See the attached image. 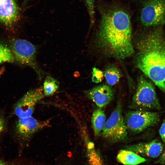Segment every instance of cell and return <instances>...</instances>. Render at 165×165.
Returning <instances> with one entry per match:
<instances>
[{
	"label": "cell",
	"instance_id": "cell-6",
	"mask_svg": "<svg viewBox=\"0 0 165 165\" xmlns=\"http://www.w3.org/2000/svg\"><path fill=\"white\" fill-rule=\"evenodd\" d=\"M127 130L122 114V106L119 102L106 121L102 130V135L110 142H117L127 138Z\"/></svg>",
	"mask_w": 165,
	"mask_h": 165
},
{
	"label": "cell",
	"instance_id": "cell-7",
	"mask_svg": "<svg viewBox=\"0 0 165 165\" xmlns=\"http://www.w3.org/2000/svg\"><path fill=\"white\" fill-rule=\"evenodd\" d=\"M159 120L158 113L143 110L130 111L124 118L127 130L135 133H140L154 125Z\"/></svg>",
	"mask_w": 165,
	"mask_h": 165
},
{
	"label": "cell",
	"instance_id": "cell-8",
	"mask_svg": "<svg viewBox=\"0 0 165 165\" xmlns=\"http://www.w3.org/2000/svg\"><path fill=\"white\" fill-rule=\"evenodd\" d=\"M45 96L42 88L28 91L16 104L15 115L19 118L31 116L35 105Z\"/></svg>",
	"mask_w": 165,
	"mask_h": 165
},
{
	"label": "cell",
	"instance_id": "cell-21",
	"mask_svg": "<svg viewBox=\"0 0 165 165\" xmlns=\"http://www.w3.org/2000/svg\"><path fill=\"white\" fill-rule=\"evenodd\" d=\"M159 134L162 141L165 144V121L163 123L160 129Z\"/></svg>",
	"mask_w": 165,
	"mask_h": 165
},
{
	"label": "cell",
	"instance_id": "cell-16",
	"mask_svg": "<svg viewBox=\"0 0 165 165\" xmlns=\"http://www.w3.org/2000/svg\"><path fill=\"white\" fill-rule=\"evenodd\" d=\"M59 82L54 78L47 76L43 83V90L45 96L52 95L59 87Z\"/></svg>",
	"mask_w": 165,
	"mask_h": 165
},
{
	"label": "cell",
	"instance_id": "cell-10",
	"mask_svg": "<svg viewBox=\"0 0 165 165\" xmlns=\"http://www.w3.org/2000/svg\"><path fill=\"white\" fill-rule=\"evenodd\" d=\"M19 9L15 0H0V22L8 27L17 21Z\"/></svg>",
	"mask_w": 165,
	"mask_h": 165
},
{
	"label": "cell",
	"instance_id": "cell-5",
	"mask_svg": "<svg viewBox=\"0 0 165 165\" xmlns=\"http://www.w3.org/2000/svg\"><path fill=\"white\" fill-rule=\"evenodd\" d=\"M138 20L146 27L163 25L165 23V0H142Z\"/></svg>",
	"mask_w": 165,
	"mask_h": 165
},
{
	"label": "cell",
	"instance_id": "cell-20",
	"mask_svg": "<svg viewBox=\"0 0 165 165\" xmlns=\"http://www.w3.org/2000/svg\"><path fill=\"white\" fill-rule=\"evenodd\" d=\"M103 76L104 74L101 71L96 67L93 68L92 80L94 82L98 83L101 82Z\"/></svg>",
	"mask_w": 165,
	"mask_h": 165
},
{
	"label": "cell",
	"instance_id": "cell-22",
	"mask_svg": "<svg viewBox=\"0 0 165 165\" xmlns=\"http://www.w3.org/2000/svg\"><path fill=\"white\" fill-rule=\"evenodd\" d=\"M5 125L4 119L0 115V134L4 130Z\"/></svg>",
	"mask_w": 165,
	"mask_h": 165
},
{
	"label": "cell",
	"instance_id": "cell-18",
	"mask_svg": "<svg viewBox=\"0 0 165 165\" xmlns=\"http://www.w3.org/2000/svg\"><path fill=\"white\" fill-rule=\"evenodd\" d=\"M88 156L90 165H105L98 152L93 145L88 147Z\"/></svg>",
	"mask_w": 165,
	"mask_h": 165
},
{
	"label": "cell",
	"instance_id": "cell-2",
	"mask_svg": "<svg viewBox=\"0 0 165 165\" xmlns=\"http://www.w3.org/2000/svg\"><path fill=\"white\" fill-rule=\"evenodd\" d=\"M138 67L165 92V38L156 29L141 38L136 57Z\"/></svg>",
	"mask_w": 165,
	"mask_h": 165
},
{
	"label": "cell",
	"instance_id": "cell-12",
	"mask_svg": "<svg viewBox=\"0 0 165 165\" xmlns=\"http://www.w3.org/2000/svg\"><path fill=\"white\" fill-rule=\"evenodd\" d=\"M149 157L155 158L162 153L163 146L159 141L155 140L147 143H141L130 145L127 149Z\"/></svg>",
	"mask_w": 165,
	"mask_h": 165
},
{
	"label": "cell",
	"instance_id": "cell-11",
	"mask_svg": "<svg viewBox=\"0 0 165 165\" xmlns=\"http://www.w3.org/2000/svg\"><path fill=\"white\" fill-rule=\"evenodd\" d=\"M47 122L39 121L31 116L19 118L16 125L17 133L28 137L47 125Z\"/></svg>",
	"mask_w": 165,
	"mask_h": 165
},
{
	"label": "cell",
	"instance_id": "cell-24",
	"mask_svg": "<svg viewBox=\"0 0 165 165\" xmlns=\"http://www.w3.org/2000/svg\"><path fill=\"white\" fill-rule=\"evenodd\" d=\"M159 161L161 163L165 164V151L161 155Z\"/></svg>",
	"mask_w": 165,
	"mask_h": 165
},
{
	"label": "cell",
	"instance_id": "cell-23",
	"mask_svg": "<svg viewBox=\"0 0 165 165\" xmlns=\"http://www.w3.org/2000/svg\"><path fill=\"white\" fill-rule=\"evenodd\" d=\"M0 165H21L13 162H9L0 160Z\"/></svg>",
	"mask_w": 165,
	"mask_h": 165
},
{
	"label": "cell",
	"instance_id": "cell-1",
	"mask_svg": "<svg viewBox=\"0 0 165 165\" xmlns=\"http://www.w3.org/2000/svg\"><path fill=\"white\" fill-rule=\"evenodd\" d=\"M100 18L96 44L107 56L123 60L132 56V27L128 11L116 2H102L98 5Z\"/></svg>",
	"mask_w": 165,
	"mask_h": 165
},
{
	"label": "cell",
	"instance_id": "cell-17",
	"mask_svg": "<svg viewBox=\"0 0 165 165\" xmlns=\"http://www.w3.org/2000/svg\"><path fill=\"white\" fill-rule=\"evenodd\" d=\"M15 59L11 50L9 47L0 43V64L5 63H12Z\"/></svg>",
	"mask_w": 165,
	"mask_h": 165
},
{
	"label": "cell",
	"instance_id": "cell-13",
	"mask_svg": "<svg viewBox=\"0 0 165 165\" xmlns=\"http://www.w3.org/2000/svg\"><path fill=\"white\" fill-rule=\"evenodd\" d=\"M117 159L120 163L125 165H137L147 161L136 153L127 149L120 150Z\"/></svg>",
	"mask_w": 165,
	"mask_h": 165
},
{
	"label": "cell",
	"instance_id": "cell-3",
	"mask_svg": "<svg viewBox=\"0 0 165 165\" xmlns=\"http://www.w3.org/2000/svg\"><path fill=\"white\" fill-rule=\"evenodd\" d=\"M10 43L15 60L21 64L33 68L41 80L44 74L39 67L36 60L35 47L28 41L17 38H12Z\"/></svg>",
	"mask_w": 165,
	"mask_h": 165
},
{
	"label": "cell",
	"instance_id": "cell-14",
	"mask_svg": "<svg viewBox=\"0 0 165 165\" xmlns=\"http://www.w3.org/2000/svg\"><path fill=\"white\" fill-rule=\"evenodd\" d=\"M106 120V115L103 111L98 108L94 111L91 117V122L96 136H98L102 131Z\"/></svg>",
	"mask_w": 165,
	"mask_h": 165
},
{
	"label": "cell",
	"instance_id": "cell-9",
	"mask_svg": "<svg viewBox=\"0 0 165 165\" xmlns=\"http://www.w3.org/2000/svg\"><path fill=\"white\" fill-rule=\"evenodd\" d=\"M86 94L100 108L110 103L114 97L112 89L105 85H100L91 89L86 91Z\"/></svg>",
	"mask_w": 165,
	"mask_h": 165
},
{
	"label": "cell",
	"instance_id": "cell-15",
	"mask_svg": "<svg viewBox=\"0 0 165 165\" xmlns=\"http://www.w3.org/2000/svg\"><path fill=\"white\" fill-rule=\"evenodd\" d=\"M104 75L107 82L110 85L116 84L119 81L121 76L119 70L113 66L108 67L104 72Z\"/></svg>",
	"mask_w": 165,
	"mask_h": 165
},
{
	"label": "cell",
	"instance_id": "cell-19",
	"mask_svg": "<svg viewBox=\"0 0 165 165\" xmlns=\"http://www.w3.org/2000/svg\"><path fill=\"white\" fill-rule=\"evenodd\" d=\"M89 15L90 26H92L95 21V0H85Z\"/></svg>",
	"mask_w": 165,
	"mask_h": 165
},
{
	"label": "cell",
	"instance_id": "cell-4",
	"mask_svg": "<svg viewBox=\"0 0 165 165\" xmlns=\"http://www.w3.org/2000/svg\"><path fill=\"white\" fill-rule=\"evenodd\" d=\"M130 108L135 110L160 108L153 84L142 76L138 79L137 90L133 97Z\"/></svg>",
	"mask_w": 165,
	"mask_h": 165
}]
</instances>
